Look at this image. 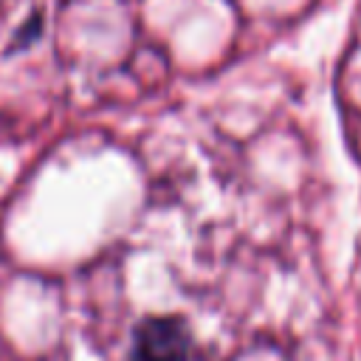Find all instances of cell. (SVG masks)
<instances>
[{"mask_svg": "<svg viewBox=\"0 0 361 361\" xmlns=\"http://www.w3.org/2000/svg\"><path fill=\"white\" fill-rule=\"evenodd\" d=\"M195 336L180 316H147L133 327L130 361H192Z\"/></svg>", "mask_w": 361, "mask_h": 361, "instance_id": "6da1fadb", "label": "cell"}]
</instances>
